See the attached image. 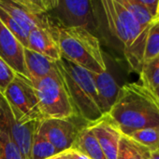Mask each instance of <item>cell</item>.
<instances>
[{"label":"cell","instance_id":"19","mask_svg":"<svg viewBox=\"0 0 159 159\" xmlns=\"http://www.w3.org/2000/svg\"><path fill=\"white\" fill-rule=\"evenodd\" d=\"M142 84L155 90L159 87V56L142 64L140 71Z\"/></svg>","mask_w":159,"mask_h":159},{"label":"cell","instance_id":"18","mask_svg":"<svg viewBox=\"0 0 159 159\" xmlns=\"http://www.w3.org/2000/svg\"><path fill=\"white\" fill-rule=\"evenodd\" d=\"M59 154L62 153H59L46 138L36 131L33 137L30 159H48Z\"/></svg>","mask_w":159,"mask_h":159},{"label":"cell","instance_id":"8","mask_svg":"<svg viewBox=\"0 0 159 159\" xmlns=\"http://www.w3.org/2000/svg\"><path fill=\"white\" fill-rule=\"evenodd\" d=\"M54 17L57 25L66 28H85L94 22L92 2L88 0H62L48 14Z\"/></svg>","mask_w":159,"mask_h":159},{"label":"cell","instance_id":"26","mask_svg":"<svg viewBox=\"0 0 159 159\" xmlns=\"http://www.w3.org/2000/svg\"><path fill=\"white\" fill-rule=\"evenodd\" d=\"M70 153H71V156L74 159H89L86 156H84V155L77 152V151L71 150V149H70Z\"/></svg>","mask_w":159,"mask_h":159},{"label":"cell","instance_id":"31","mask_svg":"<svg viewBox=\"0 0 159 159\" xmlns=\"http://www.w3.org/2000/svg\"><path fill=\"white\" fill-rule=\"evenodd\" d=\"M154 21H159V4H158V8H157V17L155 19Z\"/></svg>","mask_w":159,"mask_h":159},{"label":"cell","instance_id":"11","mask_svg":"<svg viewBox=\"0 0 159 159\" xmlns=\"http://www.w3.org/2000/svg\"><path fill=\"white\" fill-rule=\"evenodd\" d=\"M107 159H117L121 132L103 116L96 123L88 124Z\"/></svg>","mask_w":159,"mask_h":159},{"label":"cell","instance_id":"14","mask_svg":"<svg viewBox=\"0 0 159 159\" xmlns=\"http://www.w3.org/2000/svg\"><path fill=\"white\" fill-rule=\"evenodd\" d=\"M91 74L97 89L102 114L106 116L114 104L120 88L108 71L102 74Z\"/></svg>","mask_w":159,"mask_h":159},{"label":"cell","instance_id":"12","mask_svg":"<svg viewBox=\"0 0 159 159\" xmlns=\"http://www.w3.org/2000/svg\"><path fill=\"white\" fill-rule=\"evenodd\" d=\"M27 48L55 62L62 58L59 47L49 28H35L30 31L27 36Z\"/></svg>","mask_w":159,"mask_h":159},{"label":"cell","instance_id":"4","mask_svg":"<svg viewBox=\"0 0 159 159\" xmlns=\"http://www.w3.org/2000/svg\"><path fill=\"white\" fill-rule=\"evenodd\" d=\"M63 77L76 116L93 124L104 116L101 111L97 89L91 72L61 58L56 61Z\"/></svg>","mask_w":159,"mask_h":159},{"label":"cell","instance_id":"7","mask_svg":"<svg viewBox=\"0 0 159 159\" xmlns=\"http://www.w3.org/2000/svg\"><path fill=\"white\" fill-rule=\"evenodd\" d=\"M40 122H22L13 113L3 93L0 92V126L18 145L25 159H30L34 134Z\"/></svg>","mask_w":159,"mask_h":159},{"label":"cell","instance_id":"1","mask_svg":"<svg viewBox=\"0 0 159 159\" xmlns=\"http://www.w3.org/2000/svg\"><path fill=\"white\" fill-rule=\"evenodd\" d=\"M104 116L126 136L137 130L159 128V100L154 90L142 83L125 84Z\"/></svg>","mask_w":159,"mask_h":159},{"label":"cell","instance_id":"3","mask_svg":"<svg viewBox=\"0 0 159 159\" xmlns=\"http://www.w3.org/2000/svg\"><path fill=\"white\" fill-rule=\"evenodd\" d=\"M101 6L111 32L124 46L125 57L134 71H141L149 27H142L119 0H103Z\"/></svg>","mask_w":159,"mask_h":159},{"label":"cell","instance_id":"27","mask_svg":"<svg viewBox=\"0 0 159 159\" xmlns=\"http://www.w3.org/2000/svg\"><path fill=\"white\" fill-rule=\"evenodd\" d=\"M149 159H159V149L155 150V151H151Z\"/></svg>","mask_w":159,"mask_h":159},{"label":"cell","instance_id":"16","mask_svg":"<svg viewBox=\"0 0 159 159\" xmlns=\"http://www.w3.org/2000/svg\"><path fill=\"white\" fill-rule=\"evenodd\" d=\"M71 150L86 156L89 159H107L88 124L80 129Z\"/></svg>","mask_w":159,"mask_h":159},{"label":"cell","instance_id":"25","mask_svg":"<svg viewBox=\"0 0 159 159\" xmlns=\"http://www.w3.org/2000/svg\"><path fill=\"white\" fill-rule=\"evenodd\" d=\"M140 1L145 7V8L147 9V11L150 13L153 20H155L157 14L159 0H140Z\"/></svg>","mask_w":159,"mask_h":159},{"label":"cell","instance_id":"22","mask_svg":"<svg viewBox=\"0 0 159 159\" xmlns=\"http://www.w3.org/2000/svg\"><path fill=\"white\" fill-rule=\"evenodd\" d=\"M157 56H159V21H153L148 30L143 63Z\"/></svg>","mask_w":159,"mask_h":159},{"label":"cell","instance_id":"24","mask_svg":"<svg viewBox=\"0 0 159 159\" xmlns=\"http://www.w3.org/2000/svg\"><path fill=\"white\" fill-rule=\"evenodd\" d=\"M17 73L0 58V92L4 93L16 77Z\"/></svg>","mask_w":159,"mask_h":159},{"label":"cell","instance_id":"15","mask_svg":"<svg viewBox=\"0 0 159 159\" xmlns=\"http://www.w3.org/2000/svg\"><path fill=\"white\" fill-rule=\"evenodd\" d=\"M23 55L25 68L30 80L41 79L57 70L55 61L36 51L24 48Z\"/></svg>","mask_w":159,"mask_h":159},{"label":"cell","instance_id":"32","mask_svg":"<svg viewBox=\"0 0 159 159\" xmlns=\"http://www.w3.org/2000/svg\"><path fill=\"white\" fill-rule=\"evenodd\" d=\"M69 152H70V150H69ZM70 159H74L72 157V156H71V153H70Z\"/></svg>","mask_w":159,"mask_h":159},{"label":"cell","instance_id":"13","mask_svg":"<svg viewBox=\"0 0 159 159\" xmlns=\"http://www.w3.org/2000/svg\"><path fill=\"white\" fill-rule=\"evenodd\" d=\"M0 7L9 13L28 34L35 28H50L51 20L48 16L39 17L29 12L18 0H0Z\"/></svg>","mask_w":159,"mask_h":159},{"label":"cell","instance_id":"17","mask_svg":"<svg viewBox=\"0 0 159 159\" xmlns=\"http://www.w3.org/2000/svg\"><path fill=\"white\" fill-rule=\"evenodd\" d=\"M151 151L129 137L121 136L117 159H149Z\"/></svg>","mask_w":159,"mask_h":159},{"label":"cell","instance_id":"9","mask_svg":"<svg viewBox=\"0 0 159 159\" xmlns=\"http://www.w3.org/2000/svg\"><path fill=\"white\" fill-rule=\"evenodd\" d=\"M79 130L71 118L44 119L37 129V132L46 138L59 153L71 149Z\"/></svg>","mask_w":159,"mask_h":159},{"label":"cell","instance_id":"29","mask_svg":"<svg viewBox=\"0 0 159 159\" xmlns=\"http://www.w3.org/2000/svg\"><path fill=\"white\" fill-rule=\"evenodd\" d=\"M62 155H63V153H62V154H59V155H57V156H54V157H50V158L48 159H61L62 158Z\"/></svg>","mask_w":159,"mask_h":159},{"label":"cell","instance_id":"21","mask_svg":"<svg viewBox=\"0 0 159 159\" xmlns=\"http://www.w3.org/2000/svg\"><path fill=\"white\" fill-rule=\"evenodd\" d=\"M127 137L148 148L150 151L159 149V128L137 130L127 135Z\"/></svg>","mask_w":159,"mask_h":159},{"label":"cell","instance_id":"30","mask_svg":"<svg viewBox=\"0 0 159 159\" xmlns=\"http://www.w3.org/2000/svg\"><path fill=\"white\" fill-rule=\"evenodd\" d=\"M154 92H155V94L157 95V97L158 98V100H159V87H157V88L154 90Z\"/></svg>","mask_w":159,"mask_h":159},{"label":"cell","instance_id":"20","mask_svg":"<svg viewBox=\"0 0 159 159\" xmlns=\"http://www.w3.org/2000/svg\"><path fill=\"white\" fill-rule=\"evenodd\" d=\"M120 3L132 14L138 23L143 27H149L154 20L150 13L147 11L145 7L141 3L140 0H119Z\"/></svg>","mask_w":159,"mask_h":159},{"label":"cell","instance_id":"5","mask_svg":"<svg viewBox=\"0 0 159 159\" xmlns=\"http://www.w3.org/2000/svg\"><path fill=\"white\" fill-rule=\"evenodd\" d=\"M44 119L76 116L63 77L57 68L51 75L31 80Z\"/></svg>","mask_w":159,"mask_h":159},{"label":"cell","instance_id":"28","mask_svg":"<svg viewBox=\"0 0 159 159\" xmlns=\"http://www.w3.org/2000/svg\"><path fill=\"white\" fill-rule=\"evenodd\" d=\"M61 159H70V152H69V150H68V151H66V152H64V153H63V155H62V158Z\"/></svg>","mask_w":159,"mask_h":159},{"label":"cell","instance_id":"23","mask_svg":"<svg viewBox=\"0 0 159 159\" xmlns=\"http://www.w3.org/2000/svg\"><path fill=\"white\" fill-rule=\"evenodd\" d=\"M0 20L3 24L16 36L23 48H27V36L28 33L18 23V21L4 8L0 7Z\"/></svg>","mask_w":159,"mask_h":159},{"label":"cell","instance_id":"6","mask_svg":"<svg viewBox=\"0 0 159 159\" xmlns=\"http://www.w3.org/2000/svg\"><path fill=\"white\" fill-rule=\"evenodd\" d=\"M3 95L20 121L28 123L44 120L32 82L26 76L17 74Z\"/></svg>","mask_w":159,"mask_h":159},{"label":"cell","instance_id":"10","mask_svg":"<svg viewBox=\"0 0 159 159\" xmlns=\"http://www.w3.org/2000/svg\"><path fill=\"white\" fill-rule=\"evenodd\" d=\"M23 46L0 20V58L17 74L28 78L24 64Z\"/></svg>","mask_w":159,"mask_h":159},{"label":"cell","instance_id":"2","mask_svg":"<svg viewBox=\"0 0 159 159\" xmlns=\"http://www.w3.org/2000/svg\"><path fill=\"white\" fill-rule=\"evenodd\" d=\"M49 29L63 58L94 74L108 71L99 40L89 30L66 28L52 21Z\"/></svg>","mask_w":159,"mask_h":159}]
</instances>
